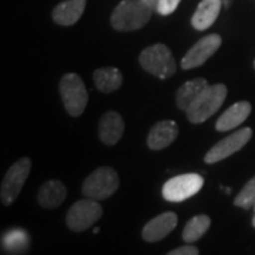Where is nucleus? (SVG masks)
I'll use <instances>...</instances> for the list:
<instances>
[{"instance_id":"nucleus-1","label":"nucleus","mask_w":255,"mask_h":255,"mask_svg":"<svg viewBox=\"0 0 255 255\" xmlns=\"http://www.w3.org/2000/svg\"><path fill=\"white\" fill-rule=\"evenodd\" d=\"M153 10L143 0H122L111 16V24L118 31H132L145 26Z\"/></svg>"},{"instance_id":"nucleus-2","label":"nucleus","mask_w":255,"mask_h":255,"mask_svg":"<svg viewBox=\"0 0 255 255\" xmlns=\"http://www.w3.org/2000/svg\"><path fill=\"white\" fill-rule=\"evenodd\" d=\"M227 97V87L223 84L209 85L207 90L201 94L199 100L186 111L187 119L191 124H201L211 118L221 108Z\"/></svg>"},{"instance_id":"nucleus-3","label":"nucleus","mask_w":255,"mask_h":255,"mask_svg":"<svg viewBox=\"0 0 255 255\" xmlns=\"http://www.w3.org/2000/svg\"><path fill=\"white\" fill-rule=\"evenodd\" d=\"M139 63L147 73L160 80L170 78L176 73V60L170 48L164 44H153L139 55Z\"/></svg>"},{"instance_id":"nucleus-4","label":"nucleus","mask_w":255,"mask_h":255,"mask_svg":"<svg viewBox=\"0 0 255 255\" xmlns=\"http://www.w3.org/2000/svg\"><path fill=\"white\" fill-rule=\"evenodd\" d=\"M119 189V176L112 167L94 170L82 184V194L91 200H105Z\"/></svg>"},{"instance_id":"nucleus-5","label":"nucleus","mask_w":255,"mask_h":255,"mask_svg":"<svg viewBox=\"0 0 255 255\" xmlns=\"http://www.w3.org/2000/svg\"><path fill=\"white\" fill-rule=\"evenodd\" d=\"M60 95L64 107L71 117H80L88 102L85 84L77 74H67L60 81Z\"/></svg>"},{"instance_id":"nucleus-6","label":"nucleus","mask_w":255,"mask_h":255,"mask_svg":"<svg viewBox=\"0 0 255 255\" xmlns=\"http://www.w3.org/2000/svg\"><path fill=\"white\" fill-rule=\"evenodd\" d=\"M102 213L104 211L98 201L85 197L82 200L74 203L67 211V216H65L67 227L74 233H82L92 227L102 217Z\"/></svg>"},{"instance_id":"nucleus-7","label":"nucleus","mask_w":255,"mask_h":255,"mask_svg":"<svg viewBox=\"0 0 255 255\" xmlns=\"http://www.w3.org/2000/svg\"><path fill=\"white\" fill-rule=\"evenodd\" d=\"M30 169H31V162L28 157H21L16 163L10 166L6 176L3 177L0 187V199L3 206H10L17 199L24 183L27 180Z\"/></svg>"},{"instance_id":"nucleus-8","label":"nucleus","mask_w":255,"mask_h":255,"mask_svg":"<svg viewBox=\"0 0 255 255\" xmlns=\"http://www.w3.org/2000/svg\"><path fill=\"white\" fill-rule=\"evenodd\" d=\"M204 179L197 173H187L174 176L163 184L162 194L164 200L179 203L193 197L201 190Z\"/></svg>"},{"instance_id":"nucleus-9","label":"nucleus","mask_w":255,"mask_h":255,"mask_svg":"<svg viewBox=\"0 0 255 255\" xmlns=\"http://www.w3.org/2000/svg\"><path fill=\"white\" fill-rule=\"evenodd\" d=\"M251 136H253L251 128H243L237 132L231 133L230 136L224 137L210 149L207 155L204 156V162L213 164L227 159L228 156L234 155L240 149H243L250 142Z\"/></svg>"},{"instance_id":"nucleus-10","label":"nucleus","mask_w":255,"mask_h":255,"mask_svg":"<svg viewBox=\"0 0 255 255\" xmlns=\"http://www.w3.org/2000/svg\"><path fill=\"white\" fill-rule=\"evenodd\" d=\"M220 46H221V37L219 34H210V36L203 37L187 51V54L183 57L182 68L191 70V68L200 67L219 50Z\"/></svg>"},{"instance_id":"nucleus-11","label":"nucleus","mask_w":255,"mask_h":255,"mask_svg":"<svg viewBox=\"0 0 255 255\" xmlns=\"http://www.w3.org/2000/svg\"><path fill=\"white\" fill-rule=\"evenodd\" d=\"M177 226V216L172 211H166L155 219L147 221L142 230V238L146 243H157L167 237Z\"/></svg>"},{"instance_id":"nucleus-12","label":"nucleus","mask_w":255,"mask_h":255,"mask_svg":"<svg viewBox=\"0 0 255 255\" xmlns=\"http://www.w3.org/2000/svg\"><path fill=\"white\" fill-rule=\"evenodd\" d=\"M124 129H125V124L122 117L118 112L110 111L104 114L100 121V127H98L100 139L105 145H115L124 135Z\"/></svg>"},{"instance_id":"nucleus-13","label":"nucleus","mask_w":255,"mask_h":255,"mask_svg":"<svg viewBox=\"0 0 255 255\" xmlns=\"http://www.w3.org/2000/svg\"><path fill=\"white\" fill-rule=\"evenodd\" d=\"M179 128L173 121H160L153 125L147 136V146L152 150H162L172 145L177 137Z\"/></svg>"},{"instance_id":"nucleus-14","label":"nucleus","mask_w":255,"mask_h":255,"mask_svg":"<svg viewBox=\"0 0 255 255\" xmlns=\"http://www.w3.org/2000/svg\"><path fill=\"white\" fill-rule=\"evenodd\" d=\"M223 0H201L191 17V26L196 30H207L214 24L221 10Z\"/></svg>"},{"instance_id":"nucleus-15","label":"nucleus","mask_w":255,"mask_h":255,"mask_svg":"<svg viewBox=\"0 0 255 255\" xmlns=\"http://www.w3.org/2000/svg\"><path fill=\"white\" fill-rule=\"evenodd\" d=\"M251 114V104L247 101H241L230 107L216 122V129L219 132H227L234 128L240 127Z\"/></svg>"},{"instance_id":"nucleus-16","label":"nucleus","mask_w":255,"mask_h":255,"mask_svg":"<svg viewBox=\"0 0 255 255\" xmlns=\"http://www.w3.org/2000/svg\"><path fill=\"white\" fill-rule=\"evenodd\" d=\"M87 0H65L53 10V18L60 26H73L82 16Z\"/></svg>"},{"instance_id":"nucleus-17","label":"nucleus","mask_w":255,"mask_h":255,"mask_svg":"<svg viewBox=\"0 0 255 255\" xmlns=\"http://www.w3.org/2000/svg\"><path fill=\"white\" fill-rule=\"evenodd\" d=\"M67 197V189L60 180H48L37 193V203L44 209H57Z\"/></svg>"},{"instance_id":"nucleus-18","label":"nucleus","mask_w":255,"mask_h":255,"mask_svg":"<svg viewBox=\"0 0 255 255\" xmlns=\"http://www.w3.org/2000/svg\"><path fill=\"white\" fill-rule=\"evenodd\" d=\"M210 84L204 78H196L184 82L176 94V105L182 111H187L191 105L199 100L203 92L207 90Z\"/></svg>"},{"instance_id":"nucleus-19","label":"nucleus","mask_w":255,"mask_h":255,"mask_svg":"<svg viewBox=\"0 0 255 255\" xmlns=\"http://www.w3.org/2000/svg\"><path fill=\"white\" fill-rule=\"evenodd\" d=\"M94 82L95 87L104 94H111V92L117 91L119 87L122 85V74L118 68L114 67H104L98 68L94 71Z\"/></svg>"},{"instance_id":"nucleus-20","label":"nucleus","mask_w":255,"mask_h":255,"mask_svg":"<svg viewBox=\"0 0 255 255\" xmlns=\"http://www.w3.org/2000/svg\"><path fill=\"white\" fill-rule=\"evenodd\" d=\"M210 226H211V220L209 216H206V214L194 216L184 226L182 234L183 241H186V244H193V243L199 241L209 231Z\"/></svg>"},{"instance_id":"nucleus-21","label":"nucleus","mask_w":255,"mask_h":255,"mask_svg":"<svg viewBox=\"0 0 255 255\" xmlns=\"http://www.w3.org/2000/svg\"><path fill=\"white\" fill-rule=\"evenodd\" d=\"M234 204L240 209L250 210L255 206V177H253L246 186L241 189L234 199Z\"/></svg>"},{"instance_id":"nucleus-22","label":"nucleus","mask_w":255,"mask_h":255,"mask_svg":"<svg viewBox=\"0 0 255 255\" xmlns=\"http://www.w3.org/2000/svg\"><path fill=\"white\" fill-rule=\"evenodd\" d=\"M179 3H180V0H160L156 11L162 16H169L177 9Z\"/></svg>"},{"instance_id":"nucleus-23","label":"nucleus","mask_w":255,"mask_h":255,"mask_svg":"<svg viewBox=\"0 0 255 255\" xmlns=\"http://www.w3.org/2000/svg\"><path fill=\"white\" fill-rule=\"evenodd\" d=\"M166 255H199V248H196L191 244H186V246L179 247L173 251L167 253Z\"/></svg>"},{"instance_id":"nucleus-24","label":"nucleus","mask_w":255,"mask_h":255,"mask_svg":"<svg viewBox=\"0 0 255 255\" xmlns=\"http://www.w3.org/2000/svg\"><path fill=\"white\" fill-rule=\"evenodd\" d=\"M143 1H145L146 4H147L152 10H157V6H159V1H160V0H143Z\"/></svg>"},{"instance_id":"nucleus-25","label":"nucleus","mask_w":255,"mask_h":255,"mask_svg":"<svg viewBox=\"0 0 255 255\" xmlns=\"http://www.w3.org/2000/svg\"><path fill=\"white\" fill-rule=\"evenodd\" d=\"M253 227L255 228V214H254V219H253Z\"/></svg>"},{"instance_id":"nucleus-26","label":"nucleus","mask_w":255,"mask_h":255,"mask_svg":"<svg viewBox=\"0 0 255 255\" xmlns=\"http://www.w3.org/2000/svg\"><path fill=\"white\" fill-rule=\"evenodd\" d=\"M254 211H255V206H254Z\"/></svg>"},{"instance_id":"nucleus-27","label":"nucleus","mask_w":255,"mask_h":255,"mask_svg":"<svg viewBox=\"0 0 255 255\" xmlns=\"http://www.w3.org/2000/svg\"><path fill=\"white\" fill-rule=\"evenodd\" d=\"M254 67H255V61H254Z\"/></svg>"}]
</instances>
